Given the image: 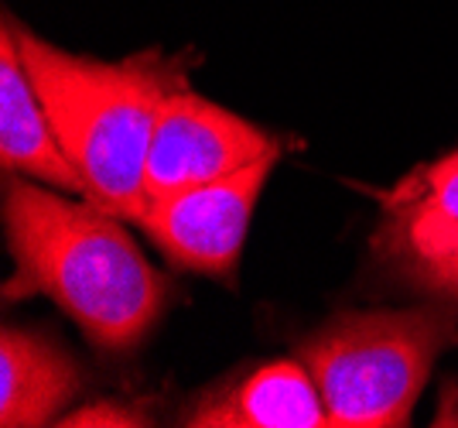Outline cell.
<instances>
[{
  "label": "cell",
  "mask_w": 458,
  "mask_h": 428,
  "mask_svg": "<svg viewBox=\"0 0 458 428\" xmlns=\"http://www.w3.org/2000/svg\"><path fill=\"white\" fill-rule=\"evenodd\" d=\"M4 227L14 253L7 295H48L103 350H131L165 305V278L110 210L69 202L7 172Z\"/></svg>",
  "instance_id": "cell-1"
},
{
  "label": "cell",
  "mask_w": 458,
  "mask_h": 428,
  "mask_svg": "<svg viewBox=\"0 0 458 428\" xmlns=\"http://www.w3.org/2000/svg\"><path fill=\"white\" fill-rule=\"evenodd\" d=\"M24 73L31 76L65 155L93 189V202L120 219L148 210L144 165L165 97L182 86L178 69L157 56L96 62L69 56L4 14Z\"/></svg>",
  "instance_id": "cell-2"
},
{
  "label": "cell",
  "mask_w": 458,
  "mask_h": 428,
  "mask_svg": "<svg viewBox=\"0 0 458 428\" xmlns=\"http://www.w3.org/2000/svg\"><path fill=\"white\" fill-rule=\"evenodd\" d=\"M455 332V319L438 309L356 312L325 326L301 360L322 390L328 428L407 425Z\"/></svg>",
  "instance_id": "cell-3"
},
{
  "label": "cell",
  "mask_w": 458,
  "mask_h": 428,
  "mask_svg": "<svg viewBox=\"0 0 458 428\" xmlns=\"http://www.w3.org/2000/svg\"><path fill=\"white\" fill-rule=\"evenodd\" d=\"M274 151H281L277 141L260 127L178 86L165 97L154 120L144 165L148 206L233 175Z\"/></svg>",
  "instance_id": "cell-4"
},
{
  "label": "cell",
  "mask_w": 458,
  "mask_h": 428,
  "mask_svg": "<svg viewBox=\"0 0 458 428\" xmlns=\"http://www.w3.org/2000/svg\"><path fill=\"white\" fill-rule=\"evenodd\" d=\"M281 151L264 155L247 168L226 178H216L206 185H195L189 193L151 202L140 223L148 236L165 251V257L202 274H229L236 257L243 251L247 227L260 189L267 185L274 161Z\"/></svg>",
  "instance_id": "cell-5"
},
{
  "label": "cell",
  "mask_w": 458,
  "mask_h": 428,
  "mask_svg": "<svg viewBox=\"0 0 458 428\" xmlns=\"http://www.w3.org/2000/svg\"><path fill=\"white\" fill-rule=\"evenodd\" d=\"M0 165L4 172L35 175L93 202V189L76 161L65 155L35 82L21 65L18 45L7 24L0 39Z\"/></svg>",
  "instance_id": "cell-6"
},
{
  "label": "cell",
  "mask_w": 458,
  "mask_h": 428,
  "mask_svg": "<svg viewBox=\"0 0 458 428\" xmlns=\"http://www.w3.org/2000/svg\"><path fill=\"white\" fill-rule=\"evenodd\" d=\"M191 428H328L322 390L305 360H274L189 415Z\"/></svg>",
  "instance_id": "cell-7"
},
{
  "label": "cell",
  "mask_w": 458,
  "mask_h": 428,
  "mask_svg": "<svg viewBox=\"0 0 458 428\" xmlns=\"http://www.w3.org/2000/svg\"><path fill=\"white\" fill-rule=\"evenodd\" d=\"M76 390V364L52 339L11 326L0 332V425H52Z\"/></svg>",
  "instance_id": "cell-8"
},
{
  "label": "cell",
  "mask_w": 458,
  "mask_h": 428,
  "mask_svg": "<svg viewBox=\"0 0 458 428\" xmlns=\"http://www.w3.org/2000/svg\"><path fill=\"white\" fill-rule=\"evenodd\" d=\"M380 247L431 292L458 278V219L390 216L380 234Z\"/></svg>",
  "instance_id": "cell-9"
},
{
  "label": "cell",
  "mask_w": 458,
  "mask_h": 428,
  "mask_svg": "<svg viewBox=\"0 0 458 428\" xmlns=\"http://www.w3.org/2000/svg\"><path fill=\"white\" fill-rule=\"evenodd\" d=\"M390 216H435L458 219V151L420 168L386 195Z\"/></svg>",
  "instance_id": "cell-10"
},
{
  "label": "cell",
  "mask_w": 458,
  "mask_h": 428,
  "mask_svg": "<svg viewBox=\"0 0 458 428\" xmlns=\"http://www.w3.org/2000/svg\"><path fill=\"white\" fill-rule=\"evenodd\" d=\"M55 425L65 428H140L151 425L148 411L134 408V405H116V401H96L89 408H79L65 415Z\"/></svg>",
  "instance_id": "cell-11"
},
{
  "label": "cell",
  "mask_w": 458,
  "mask_h": 428,
  "mask_svg": "<svg viewBox=\"0 0 458 428\" xmlns=\"http://www.w3.org/2000/svg\"><path fill=\"white\" fill-rule=\"evenodd\" d=\"M435 425H458V398H445Z\"/></svg>",
  "instance_id": "cell-12"
},
{
  "label": "cell",
  "mask_w": 458,
  "mask_h": 428,
  "mask_svg": "<svg viewBox=\"0 0 458 428\" xmlns=\"http://www.w3.org/2000/svg\"><path fill=\"white\" fill-rule=\"evenodd\" d=\"M438 292H445V295H452V298H458V278H455V281H448V285H441Z\"/></svg>",
  "instance_id": "cell-13"
}]
</instances>
